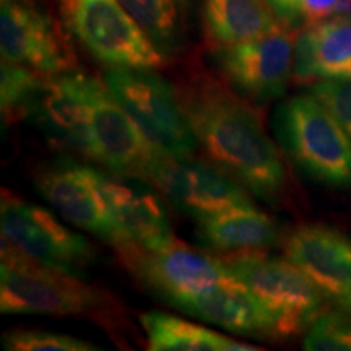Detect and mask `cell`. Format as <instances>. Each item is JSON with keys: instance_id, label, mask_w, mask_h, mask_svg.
I'll return each mask as SVG.
<instances>
[{"instance_id": "cell-1", "label": "cell", "mask_w": 351, "mask_h": 351, "mask_svg": "<svg viewBox=\"0 0 351 351\" xmlns=\"http://www.w3.org/2000/svg\"><path fill=\"white\" fill-rule=\"evenodd\" d=\"M179 99L213 165L261 199H278L287 179L282 156L254 109L212 80L194 82Z\"/></svg>"}, {"instance_id": "cell-2", "label": "cell", "mask_w": 351, "mask_h": 351, "mask_svg": "<svg viewBox=\"0 0 351 351\" xmlns=\"http://www.w3.org/2000/svg\"><path fill=\"white\" fill-rule=\"evenodd\" d=\"M226 263L261 309L269 339L295 337L322 314L326 298L287 257H269L262 251L244 252Z\"/></svg>"}, {"instance_id": "cell-3", "label": "cell", "mask_w": 351, "mask_h": 351, "mask_svg": "<svg viewBox=\"0 0 351 351\" xmlns=\"http://www.w3.org/2000/svg\"><path fill=\"white\" fill-rule=\"evenodd\" d=\"M280 145L298 168L333 187L351 186V142L314 95L285 101L275 114Z\"/></svg>"}, {"instance_id": "cell-4", "label": "cell", "mask_w": 351, "mask_h": 351, "mask_svg": "<svg viewBox=\"0 0 351 351\" xmlns=\"http://www.w3.org/2000/svg\"><path fill=\"white\" fill-rule=\"evenodd\" d=\"M106 306L98 288L32 261L2 239V314L90 315Z\"/></svg>"}, {"instance_id": "cell-5", "label": "cell", "mask_w": 351, "mask_h": 351, "mask_svg": "<svg viewBox=\"0 0 351 351\" xmlns=\"http://www.w3.org/2000/svg\"><path fill=\"white\" fill-rule=\"evenodd\" d=\"M108 90L158 152L171 158H191L197 138L181 99L152 69H109Z\"/></svg>"}, {"instance_id": "cell-6", "label": "cell", "mask_w": 351, "mask_h": 351, "mask_svg": "<svg viewBox=\"0 0 351 351\" xmlns=\"http://www.w3.org/2000/svg\"><path fill=\"white\" fill-rule=\"evenodd\" d=\"M69 33L109 69H160L166 57L119 0H56Z\"/></svg>"}, {"instance_id": "cell-7", "label": "cell", "mask_w": 351, "mask_h": 351, "mask_svg": "<svg viewBox=\"0 0 351 351\" xmlns=\"http://www.w3.org/2000/svg\"><path fill=\"white\" fill-rule=\"evenodd\" d=\"M2 239L32 261L80 276L95 258L91 244L65 228L54 215L2 191L0 204Z\"/></svg>"}, {"instance_id": "cell-8", "label": "cell", "mask_w": 351, "mask_h": 351, "mask_svg": "<svg viewBox=\"0 0 351 351\" xmlns=\"http://www.w3.org/2000/svg\"><path fill=\"white\" fill-rule=\"evenodd\" d=\"M122 257L153 291L178 309L215 288L239 283L226 262L178 243V239L158 251L134 247Z\"/></svg>"}, {"instance_id": "cell-9", "label": "cell", "mask_w": 351, "mask_h": 351, "mask_svg": "<svg viewBox=\"0 0 351 351\" xmlns=\"http://www.w3.org/2000/svg\"><path fill=\"white\" fill-rule=\"evenodd\" d=\"M38 192L72 225L85 230L121 254L132 245L122 234L101 187L98 171L75 161H56L34 176Z\"/></svg>"}, {"instance_id": "cell-10", "label": "cell", "mask_w": 351, "mask_h": 351, "mask_svg": "<svg viewBox=\"0 0 351 351\" xmlns=\"http://www.w3.org/2000/svg\"><path fill=\"white\" fill-rule=\"evenodd\" d=\"M143 178L179 212L195 219L223 210L251 204L243 184L217 165L191 158H171L161 153Z\"/></svg>"}, {"instance_id": "cell-11", "label": "cell", "mask_w": 351, "mask_h": 351, "mask_svg": "<svg viewBox=\"0 0 351 351\" xmlns=\"http://www.w3.org/2000/svg\"><path fill=\"white\" fill-rule=\"evenodd\" d=\"M0 49L3 62L57 75L75 69L67 36L44 7L33 0H2Z\"/></svg>"}, {"instance_id": "cell-12", "label": "cell", "mask_w": 351, "mask_h": 351, "mask_svg": "<svg viewBox=\"0 0 351 351\" xmlns=\"http://www.w3.org/2000/svg\"><path fill=\"white\" fill-rule=\"evenodd\" d=\"M295 38L282 28L251 41L218 47L217 65L236 93L252 103H269L287 91L293 77Z\"/></svg>"}, {"instance_id": "cell-13", "label": "cell", "mask_w": 351, "mask_h": 351, "mask_svg": "<svg viewBox=\"0 0 351 351\" xmlns=\"http://www.w3.org/2000/svg\"><path fill=\"white\" fill-rule=\"evenodd\" d=\"M90 160L103 165L109 173L143 176L161 155L138 129L125 109L108 90L95 80L90 91Z\"/></svg>"}, {"instance_id": "cell-14", "label": "cell", "mask_w": 351, "mask_h": 351, "mask_svg": "<svg viewBox=\"0 0 351 351\" xmlns=\"http://www.w3.org/2000/svg\"><path fill=\"white\" fill-rule=\"evenodd\" d=\"M93 78L70 72L44 75L26 117L57 147L90 158V91Z\"/></svg>"}, {"instance_id": "cell-15", "label": "cell", "mask_w": 351, "mask_h": 351, "mask_svg": "<svg viewBox=\"0 0 351 351\" xmlns=\"http://www.w3.org/2000/svg\"><path fill=\"white\" fill-rule=\"evenodd\" d=\"M285 257L320 295L351 314V241L326 225H302L285 239Z\"/></svg>"}, {"instance_id": "cell-16", "label": "cell", "mask_w": 351, "mask_h": 351, "mask_svg": "<svg viewBox=\"0 0 351 351\" xmlns=\"http://www.w3.org/2000/svg\"><path fill=\"white\" fill-rule=\"evenodd\" d=\"M109 208L132 249L158 251L174 243L163 200L140 176L99 173Z\"/></svg>"}, {"instance_id": "cell-17", "label": "cell", "mask_w": 351, "mask_h": 351, "mask_svg": "<svg viewBox=\"0 0 351 351\" xmlns=\"http://www.w3.org/2000/svg\"><path fill=\"white\" fill-rule=\"evenodd\" d=\"M319 78L351 80V16H333L296 34L293 80L313 85Z\"/></svg>"}, {"instance_id": "cell-18", "label": "cell", "mask_w": 351, "mask_h": 351, "mask_svg": "<svg viewBox=\"0 0 351 351\" xmlns=\"http://www.w3.org/2000/svg\"><path fill=\"white\" fill-rule=\"evenodd\" d=\"M197 238L212 251L244 254L275 245L280 231L269 215L247 204L199 219Z\"/></svg>"}, {"instance_id": "cell-19", "label": "cell", "mask_w": 351, "mask_h": 351, "mask_svg": "<svg viewBox=\"0 0 351 351\" xmlns=\"http://www.w3.org/2000/svg\"><path fill=\"white\" fill-rule=\"evenodd\" d=\"M269 0H204V25L218 47L251 41L280 26Z\"/></svg>"}, {"instance_id": "cell-20", "label": "cell", "mask_w": 351, "mask_h": 351, "mask_svg": "<svg viewBox=\"0 0 351 351\" xmlns=\"http://www.w3.org/2000/svg\"><path fill=\"white\" fill-rule=\"evenodd\" d=\"M181 311L225 330L243 335L269 337L265 319L243 282L215 288L197 296L184 304Z\"/></svg>"}, {"instance_id": "cell-21", "label": "cell", "mask_w": 351, "mask_h": 351, "mask_svg": "<svg viewBox=\"0 0 351 351\" xmlns=\"http://www.w3.org/2000/svg\"><path fill=\"white\" fill-rule=\"evenodd\" d=\"M152 351H252L256 346L239 343L221 333L165 313L140 317Z\"/></svg>"}, {"instance_id": "cell-22", "label": "cell", "mask_w": 351, "mask_h": 351, "mask_svg": "<svg viewBox=\"0 0 351 351\" xmlns=\"http://www.w3.org/2000/svg\"><path fill=\"white\" fill-rule=\"evenodd\" d=\"M153 46L165 57L181 49L191 0H119Z\"/></svg>"}, {"instance_id": "cell-23", "label": "cell", "mask_w": 351, "mask_h": 351, "mask_svg": "<svg viewBox=\"0 0 351 351\" xmlns=\"http://www.w3.org/2000/svg\"><path fill=\"white\" fill-rule=\"evenodd\" d=\"M46 73L25 67V65L2 62L0 80V101L2 114L8 121L26 117L29 104Z\"/></svg>"}, {"instance_id": "cell-24", "label": "cell", "mask_w": 351, "mask_h": 351, "mask_svg": "<svg viewBox=\"0 0 351 351\" xmlns=\"http://www.w3.org/2000/svg\"><path fill=\"white\" fill-rule=\"evenodd\" d=\"M304 350L309 351H351V314L326 313L307 328Z\"/></svg>"}, {"instance_id": "cell-25", "label": "cell", "mask_w": 351, "mask_h": 351, "mask_svg": "<svg viewBox=\"0 0 351 351\" xmlns=\"http://www.w3.org/2000/svg\"><path fill=\"white\" fill-rule=\"evenodd\" d=\"M2 345L10 351H96L90 341L64 335V333L44 330H13L7 332Z\"/></svg>"}, {"instance_id": "cell-26", "label": "cell", "mask_w": 351, "mask_h": 351, "mask_svg": "<svg viewBox=\"0 0 351 351\" xmlns=\"http://www.w3.org/2000/svg\"><path fill=\"white\" fill-rule=\"evenodd\" d=\"M311 95L333 114L351 142V80L324 78L314 83Z\"/></svg>"}, {"instance_id": "cell-27", "label": "cell", "mask_w": 351, "mask_h": 351, "mask_svg": "<svg viewBox=\"0 0 351 351\" xmlns=\"http://www.w3.org/2000/svg\"><path fill=\"white\" fill-rule=\"evenodd\" d=\"M340 3L341 0H295L289 26L291 28L298 25L313 26L332 19L339 10Z\"/></svg>"}, {"instance_id": "cell-28", "label": "cell", "mask_w": 351, "mask_h": 351, "mask_svg": "<svg viewBox=\"0 0 351 351\" xmlns=\"http://www.w3.org/2000/svg\"><path fill=\"white\" fill-rule=\"evenodd\" d=\"M269 2H270V5L274 7L278 20L287 26H289V23H291L293 3H295V0H269Z\"/></svg>"}]
</instances>
